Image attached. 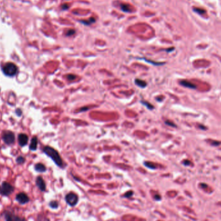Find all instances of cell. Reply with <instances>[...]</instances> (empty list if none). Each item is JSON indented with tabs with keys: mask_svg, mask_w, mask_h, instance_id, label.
Instances as JSON below:
<instances>
[{
	"mask_svg": "<svg viewBox=\"0 0 221 221\" xmlns=\"http://www.w3.org/2000/svg\"><path fill=\"white\" fill-rule=\"evenodd\" d=\"M44 153L51 159L53 162L59 168H63V162L58 152L54 148L49 146H46L43 148Z\"/></svg>",
	"mask_w": 221,
	"mask_h": 221,
	"instance_id": "cell-1",
	"label": "cell"
},
{
	"mask_svg": "<svg viewBox=\"0 0 221 221\" xmlns=\"http://www.w3.org/2000/svg\"><path fill=\"white\" fill-rule=\"evenodd\" d=\"M2 70L5 76L8 77L15 76L18 72V68L14 63L8 62L2 67Z\"/></svg>",
	"mask_w": 221,
	"mask_h": 221,
	"instance_id": "cell-2",
	"label": "cell"
},
{
	"mask_svg": "<svg viewBox=\"0 0 221 221\" xmlns=\"http://www.w3.org/2000/svg\"><path fill=\"white\" fill-rule=\"evenodd\" d=\"M14 191V187L7 182H3L0 186V195L3 197L11 195Z\"/></svg>",
	"mask_w": 221,
	"mask_h": 221,
	"instance_id": "cell-3",
	"label": "cell"
},
{
	"mask_svg": "<svg viewBox=\"0 0 221 221\" xmlns=\"http://www.w3.org/2000/svg\"><path fill=\"white\" fill-rule=\"evenodd\" d=\"M2 139L6 144L11 145L14 144V142L15 141V135L12 131H4L2 135Z\"/></svg>",
	"mask_w": 221,
	"mask_h": 221,
	"instance_id": "cell-4",
	"label": "cell"
},
{
	"mask_svg": "<svg viewBox=\"0 0 221 221\" xmlns=\"http://www.w3.org/2000/svg\"><path fill=\"white\" fill-rule=\"evenodd\" d=\"M3 215L6 221H26L25 218L19 217L8 211H5Z\"/></svg>",
	"mask_w": 221,
	"mask_h": 221,
	"instance_id": "cell-5",
	"label": "cell"
},
{
	"mask_svg": "<svg viewBox=\"0 0 221 221\" xmlns=\"http://www.w3.org/2000/svg\"><path fill=\"white\" fill-rule=\"evenodd\" d=\"M66 201L71 206H75L78 202V197L74 193H69L66 196Z\"/></svg>",
	"mask_w": 221,
	"mask_h": 221,
	"instance_id": "cell-6",
	"label": "cell"
},
{
	"mask_svg": "<svg viewBox=\"0 0 221 221\" xmlns=\"http://www.w3.org/2000/svg\"><path fill=\"white\" fill-rule=\"evenodd\" d=\"M15 199L18 202V203L21 205L26 204L27 203H29L30 201V199H29V196L27 195V194H26L25 193H24V192L18 193V194L16 195Z\"/></svg>",
	"mask_w": 221,
	"mask_h": 221,
	"instance_id": "cell-7",
	"label": "cell"
},
{
	"mask_svg": "<svg viewBox=\"0 0 221 221\" xmlns=\"http://www.w3.org/2000/svg\"><path fill=\"white\" fill-rule=\"evenodd\" d=\"M36 184L41 191H45L46 184L41 176H38L36 179Z\"/></svg>",
	"mask_w": 221,
	"mask_h": 221,
	"instance_id": "cell-8",
	"label": "cell"
},
{
	"mask_svg": "<svg viewBox=\"0 0 221 221\" xmlns=\"http://www.w3.org/2000/svg\"><path fill=\"white\" fill-rule=\"evenodd\" d=\"M18 140L19 145L21 147H24L25 146H26L27 144V143H28L29 137L27 135L24 134V133H21V134L18 135Z\"/></svg>",
	"mask_w": 221,
	"mask_h": 221,
	"instance_id": "cell-9",
	"label": "cell"
},
{
	"mask_svg": "<svg viewBox=\"0 0 221 221\" xmlns=\"http://www.w3.org/2000/svg\"><path fill=\"white\" fill-rule=\"evenodd\" d=\"M34 170L38 173H44L47 171V168L43 164L38 163L34 165Z\"/></svg>",
	"mask_w": 221,
	"mask_h": 221,
	"instance_id": "cell-10",
	"label": "cell"
},
{
	"mask_svg": "<svg viewBox=\"0 0 221 221\" xmlns=\"http://www.w3.org/2000/svg\"><path fill=\"white\" fill-rule=\"evenodd\" d=\"M38 143V139H37V137H36V136L33 137L31 140L30 144L29 146V149L31 151H36L37 149Z\"/></svg>",
	"mask_w": 221,
	"mask_h": 221,
	"instance_id": "cell-11",
	"label": "cell"
},
{
	"mask_svg": "<svg viewBox=\"0 0 221 221\" xmlns=\"http://www.w3.org/2000/svg\"><path fill=\"white\" fill-rule=\"evenodd\" d=\"M135 83L138 87H140V88H145L147 86V83L145 81L139 79V78H136L135 80Z\"/></svg>",
	"mask_w": 221,
	"mask_h": 221,
	"instance_id": "cell-12",
	"label": "cell"
},
{
	"mask_svg": "<svg viewBox=\"0 0 221 221\" xmlns=\"http://www.w3.org/2000/svg\"><path fill=\"white\" fill-rule=\"evenodd\" d=\"M49 206L52 209H57L59 206L58 202L56 200H52L49 203Z\"/></svg>",
	"mask_w": 221,
	"mask_h": 221,
	"instance_id": "cell-13",
	"label": "cell"
},
{
	"mask_svg": "<svg viewBox=\"0 0 221 221\" xmlns=\"http://www.w3.org/2000/svg\"><path fill=\"white\" fill-rule=\"evenodd\" d=\"M144 165H145V166H146L147 168H148L149 169H155L156 168L155 164L150 162H144Z\"/></svg>",
	"mask_w": 221,
	"mask_h": 221,
	"instance_id": "cell-14",
	"label": "cell"
},
{
	"mask_svg": "<svg viewBox=\"0 0 221 221\" xmlns=\"http://www.w3.org/2000/svg\"><path fill=\"white\" fill-rule=\"evenodd\" d=\"M121 8H122V10L124 12H131L130 6L129 5H126V4L121 5Z\"/></svg>",
	"mask_w": 221,
	"mask_h": 221,
	"instance_id": "cell-15",
	"label": "cell"
},
{
	"mask_svg": "<svg viewBox=\"0 0 221 221\" xmlns=\"http://www.w3.org/2000/svg\"><path fill=\"white\" fill-rule=\"evenodd\" d=\"M141 103H142V104H143V105H144V106H146L147 109H149V110H152V109H154L153 105H151V104H149V102H145V101H141Z\"/></svg>",
	"mask_w": 221,
	"mask_h": 221,
	"instance_id": "cell-16",
	"label": "cell"
},
{
	"mask_svg": "<svg viewBox=\"0 0 221 221\" xmlns=\"http://www.w3.org/2000/svg\"><path fill=\"white\" fill-rule=\"evenodd\" d=\"M25 159L21 156H18L16 159V162L18 164H23L25 163Z\"/></svg>",
	"mask_w": 221,
	"mask_h": 221,
	"instance_id": "cell-17",
	"label": "cell"
},
{
	"mask_svg": "<svg viewBox=\"0 0 221 221\" xmlns=\"http://www.w3.org/2000/svg\"><path fill=\"white\" fill-rule=\"evenodd\" d=\"M133 193H133V191H128V192L126 193L125 194L123 195V197H125V198H130V197H131L133 196Z\"/></svg>",
	"mask_w": 221,
	"mask_h": 221,
	"instance_id": "cell-18",
	"label": "cell"
},
{
	"mask_svg": "<svg viewBox=\"0 0 221 221\" xmlns=\"http://www.w3.org/2000/svg\"><path fill=\"white\" fill-rule=\"evenodd\" d=\"M146 62H147V63H149L151 64H153V65L154 66H161V65H163V64L162 63H156V62H153V61H150V60H147V59H145Z\"/></svg>",
	"mask_w": 221,
	"mask_h": 221,
	"instance_id": "cell-19",
	"label": "cell"
},
{
	"mask_svg": "<svg viewBox=\"0 0 221 221\" xmlns=\"http://www.w3.org/2000/svg\"><path fill=\"white\" fill-rule=\"evenodd\" d=\"M67 79H68L69 80L72 81V80H75V79H76V76L75 75H68L67 76Z\"/></svg>",
	"mask_w": 221,
	"mask_h": 221,
	"instance_id": "cell-20",
	"label": "cell"
},
{
	"mask_svg": "<svg viewBox=\"0 0 221 221\" xmlns=\"http://www.w3.org/2000/svg\"><path fill=\"white\" fill-rule=\"evenodd\" d=\"M196 12H197L198 13H199L200 14H204L206 13L205 11H204L203 9H200V8H196L195 10Z\"/></svg>",
	"mask_w": 221,
	"mask_h": 221,
	"instance_id": "cell-21",
	"label": "cell"
},
{
	"mask_svg": "<svg viewBox=\"0 0 221 221\" xmlns=\"http://www.w3.org/2000/svg\"><path fill=\"white\" fill-rule=\"evenodd\" d=\"M16 114L18 117H21L22 114V110L20 109H17L16 110Z\"/></svg>",
	"mask_w": 221,
	"mask_h": 221,
	"instance_id": "cell-22",
	"label": "cell"
},
{
	"mask_svg": "<svg viewBox=\"0 0 221 221\" xmlns=\"http://www.w3.org/2000/svg\"><path fill=\"white\" fill-rule=\"evenodd\" d=\"M75 33V30H72L71 29V30H68V32L67 33V36H72Z\"/></svg>",
	"mask_w": 221,
	"mask_h": 221,
	"instance_id": "cell-23",
	"label": "cell"
},
{
	"mask_svg": "<svg viewBox=\"0 0 221 221\" xmlns=\"http://www.w3.org/2000/svg\"><path fill=\"white\" fill-rule=\"evenodd\" d=\"M154 199L156 200H160L161 199V197L159 195H155L154 196Z\"/></svg>",
	"mask_w": 221,
	"mask_h": 221,
	"instance_id": "cell-24",
	"label": "cell"
},
{
	"mask_svg": "<svg viewBox=\"0 0 221 221\" xmlns=\"http://www.w3.org/2000/svg\"><path fill=\"white\" fill-rule=\"evenodd\" d=\"M89 109V107H82V109H80V110H79V111L80 112H83V111H86V110H88Z\"/></svg>",
	"mask_w": 221,
	"mask_h": 221,
	"instance_id": "cell-25",
	"label": "cell"
},
{
	"mask_svg": "<svg viewBox=\"0 0 221 221\" xmlns=\"http://www.w3.org/2000/svg\"><path fill=\"white\" fill-rule=\"evenodd\" d=\"M165 123L168 124V125H169V126H171L173 127H175V126L173 123H171V122H169L168 121V122H165Z\"/></svg>",
	"mask_w": 221,
	"mask_h": 221,
	"instance_id": "cell-26",
	"label": "cell"
}]
</instances>
